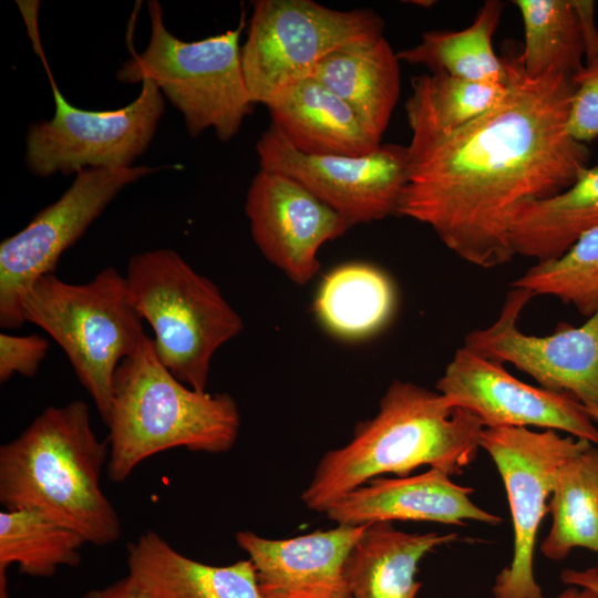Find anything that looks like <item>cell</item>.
Listing matches in <instances>:
<instances>
[{
    "label": "cell",
    "mask_w": 598,
    "mask_h": 598,
    "mask_svg": "<svg viewBox=\"0 0 598 598\" xmlns=\"http://www.w3.org/2000/svg\"><path fill=\"white\" fill-rule=\"evenodd\" d=\"M501 58L507 91L495 106L450 135L408 147L409 177L396 210L482 268L512 260L517 215L571 186L591 154L567 130L571 78L529 76L514 42Z\"/></svg>",
    "instance_id": "6da1fadb"
},
{
    "label": "cell",
    "mask_w": 598,
    "mask_h": 598,
    "mask_svg": "<svg viewBox=\"0 0 598 598\" xmlns=\"http://www.w3.org/2000/svg\"><path fill=\"white\" fill-rule=\"evenodd\" d=\"M484 429L477 416L452 406L440 392L394 380L378 413L358 423L348 444L324 453L301 499L307 508L324 513L382 474L408 476L423 465L460 474L475 460Z\"/></svg>",
    "instance_id": "7a4b0ae2"
},
{
    "label": "cell",
    "mask_w": 598,
    "mask_h": 598,
    "mask_svg": "<svg viewBox=\"0 0 598 598\" xmlns=\"http://www.w3.org/2000/svg\"><path fill=\"white\" fill-rule=\"evenodd\" d=\"M109 442L100 441L85 402L48 406L0 447V503L65 526L105 546L122 535L120 517L101 487Z\"/></svg>",
    "instance_id": "3957f363"
},
{
    "label": "cell",
    "mask_w": 598,
    "mask_h": 598,
    "mask_svg": "<svg viewBox=\"0 0 598 598\" xmlns=\"http://www.w3.org/2000/svg\"><path fill=\"white\" fill-rule=\"evenodd\" d=\"M107 477L125 481L144 460L171 448L226 453L235 445L240 414L227 393L195 390L159 361L153 339L116 369L109 424Z\"/></svg>",
    "instance_id": "277c9868"
},
{
    "label": "cell",
    "mask_w": 598,
    "mask_h": 598,
    "mask_svg": "<svg viewBox=\"0 0 598 598\" xmlns=\"http://www.w3.org/2000/svg\"><path fill=\"white\" fill-rule=\"evenodd\" d=\"M23 316L61 347L107 425L116 369L148 337L125 276L106 267L90 281L74 285L44 275L27 293Z\"/></svg>",
    "instance_id": "5b68a950"
},
{
    "label": "cell",
    "mask_w": 598,
    "mask_h": 598,
    "mask_svg": "<svg viewBox=\"0 0 598 598\" xmlns=\"http://www.w3.org/2000/svg\"><path fill=\"white\" fill-rule=\"evenodd\" d=\"M132 301L154 332V350L181 382L206 391L215 352L244 328L219 288L172 249L133 255L125 274Z\"/></svg>",
    "instance_id": "8992f818"
},
{
    "label": "cell",
    "mask_w": 598,
    "mask_h": 598,
    "mask_svg": "<svg viewBox=\"0 0 598 598\" xmlns=\"http://www.w3.org/2000/svg\"><path fill=\"white\" fill-rule=\"evenodd\" d=\"M147 9L148 44L141 53L131 49L116 79L127 84L151 80L182 113L192 137L214 130L219 141H230L255 105L241 64L244 18L235 29L188 42L166 28L158 1H148Z\"/></svg>",
    "instance_id": "52a82bcc"
},
{
    "label": "cell",
    "mask_w": 598,
    "mask_h": 598,
    "mask_svg": "<svg viewBox=\"0 0 598 598\" xmlns=\"http://www.w3.org/2000/svg\"><path fill=\"white\" fill-rule=\"evenodd\" d=\"M241 64L255 104L267 105L286 86L311 78L338 48L383 34L371 9L341 11L311 0H256Z\"/></svg>",
    "instance_id": "ba28073f"
},
{
    "label": "cell",
    "mask_w": 598,
    "mask_h": 598,
    "mask_svg": "<svg viewBox=\"0 0 598 598\" xmlns=\"http://www.w3.org/2000/svg\"><path fill=\"white\" fill-rule=\"evenodd\" d=\"M50 80L54 114L33 123L27 133L24 159L30 173L50 177L89 168L132 167L147 150L164 114L165 101L157 86L146 79L126 106L91 111L70 104Z\"/></svg>",
    "instance_id": "9c48e42d"
},
{
    "label": "cell",
    "mask_w": 598,
    "mask_h": 598,
    "mask_svg": "<svg viewBox=\"0 0 598 598\" xmlns=\"http://www.w3.org/2000/svg\"><path fill=\"white\" fill-rule=\"evenodd\" d=\"M592 443L555 430L485 427L481 447L504 483L513 524V556L496 576L494 598H544L534 574V551L557 473Z\"/></svg>",
    "instance_id": "30bf717a"
},
{
    "label": "cell",
    "mask_w": 598,
    "mask_h": 598,
    "mask_svg": "<svg viewBox=\"0 0 598 598\" xmlns=\"http://www.w3.org/2000/svg\"><path fill=\"white\" fill-rule=\"evenodd\" d=\"M155 171L144 165L84 169L59 199L39 212L22 230L1 241L2 328L23 326V300L34 282L54 274L61 255L82 237L125 186Z\"/></svg>",
    "instance_id": "8fae6325"
},
{
    "label": "cell",
    "mask_w": 598,
    "mask_h": 598,
    "mask_svg": "<svg viewBox=\"0 0 598 598\" xmlns=\"http://www.w3.org/2000/svg\"><path fill=\"white\" fill-rule=\"evenodd\" d=\"M256 152L260 168L295 178L351 227L396 215L409 177L408 146L394 143L363 156L306 155L270 123Z\"/></svg>",
    "instance_id": "7c38bea8"
},
{
    "label": "cell",
    "mask_w": 598,
    "mask_h": 598,
    "mask_svg": "<svg viewBox=\"0 0 598 598\" xmlns=\"http://www.w3.org/2000/svg\"><path fill=\"white\" fill-rule=\"evenodd\" d=\"M533 297L527 289L512 287L497 319L467 333L464 347L515 365L544 389L598 408V309L579 327L560 323L551 334L529 336L518 329L517 320Z\"/></svg>",
    "instance_id": "4fadbf2b"
},
{
    "label": "cell",
    "mask_w": 598,
    "mask_h": 598,
    "mask_svg": "<svg viewBox=\"0 0 598 598\" xmlns=\"http://www.w3.org/2000/svg\"><path fill=\"white\" fill-rule=\"evenodd\" d=\"M436 389L452 406L477 416L484 427H545L598 444V427L579 401L527 384L503 363L464 346L455 351Z\"/></svg>",
    "instance_id": "5bb4252c"
},
{
    "label": "cell",
    "mask_w": 598,
    "mask_h": 598,
    "mask_svg": "<svg viewBox=\"0 0 598 598\" xmlns=\"http://www.w3.org/2000/svg\"><path fill=\"white\" fill-rule=\"evenodd\" d=\"M245 213L261 255L299 285L319 271L320 248L351 227L295 178L264 168L247 190Z\"/></svg>",
    "instance_id": "9a60e30c"
},
{
    "label": "cell",
    "mask_w": 598,
    "mask_h": 598,
    "mask_svg": "<svg viewBox=\"0 0 598 598\" xmlns=\"http://www.w3.org/2000/svg\"><path fill=\"white\" fill-rule=\"evenodd\" d=\"M365 525L286 539L240 530L235 539L252 563L262 598H351L347 565Z\"/></svg>",
    "instance_id": "2e32d148"
},
{
    "label": "cell",
    "mask_w": 598,
    "mask_h": 598,
    "mask_svg": "<svg viewBox=\"0 0 598 598\" xmlns=\"http://www.w3.org/2000/svg\"><path fill=\"white\" fill-rule=\"evenodd\" d=\"M473 492L453 482L447 473L430 467L413 476L372 478L336 501L324 513L337 525L351 526L394 520L499 524L501 517L471 499Z\"/></svg>",
    "instance_id": "e0dca14e"
},
{
    "label": "cell",
    "mask_w": 598,
    "mask_h": 598,
    "mask_svg": "<svg viewBox=\"0 0 598 598\" xmlns=\"http://www.w3.org/2000/svg\"><path fill=\"white\" fill-rule=\"evenodd\" d=\"M127 577L150 598H262L252 563L213 566L175 550L146 530L127 545Z\"/></svg>",
    "instance_id": "ac0fdd59"
},
{
    "label": "cell",
    "mask_w": 598,
    "mask_h": 598,
    "mask_svg": "<svg viewBox=\"0 0 598 598\" xmlns=\"http://www.w3.org/2000/svg\"><path fill=\"white\" fill-rule=\"evenodd\" d=\"M266 106L271 124L306 155L363 156L382 144L338 95L313 78L286 86Z\"/></svg>",
    "instance_id": "d6986e66"
},
{
    "label": "cell",
    "mask_w": 598,
    "mask_h": 598,
    "mask_svg": "<svg viewBox=\"0 0 598 598\" xmlns=\"http://www.w3.org/2000/svg\"><path fill=\"white\" fill-rule=\"evenodd\" d=\"M311 78L338 95L381 143L401 85L398 53L383 34L338 48L318 63Z\"/></svg>",
    "instance_id": "ffe728a7"
},
{
    "label": "cell",
    "mask_w": 598,
    "mask_h": 598,
    "mask_svg": "<svg viewBox=\"0 0 598 598\" xmlns=\"http://www.w3.org/2000/svg\"><path fill=\"white\" fill-rule=\"evenodd\" d=\"M456 533H405L391 522L367 524L351 550L347 575L351 598H415L420 560Z\"/></svg>",
    "instance_id": "44dd1931"
},
{
    "label": "cell",
    "mask_w": 598,
    "mask_h": 598,
    "mask_svg": "<svg viewBox=\"0 0 598 598\" xmlns=\"http://www.w3.org/2000/svg\"><path fill=\"white\" fill-rule=\"evenodd\" d=\"M525 43L520 59L532 78L563 74L573 78L584 59L598 53L594 2L579 0H516Z\"/></svg>",
    "instance_id": "7402d4cb"
},
{
    "label": "cell",
    "mask_w": 598,
    "mask_h": 598,
    "mask_svg": "<svg viewBox=\"0 0 598 598\" xmlns=\"http://www.w3.org/2000/svg\"><path fill=\"white\" fill-rule=\"evenodd\" d=\"M598 227V165L585 168L565 190L526 205L509 240L514 255L548 261Z\"/></svg>",
    "instance_id": "603a6c76"
},
{
    "label": "cell",
    "mask_w": 598,
    "mask_h": 598,
    "mask_svg": "<svg viewBox=\"0 0 598 598\" xmlns=\"http://www.w3.org/2000/svg\"><path fill=\"white\" fill-rule=\"evenodd\" d=\"M389 276L364 262L341 265L329 271L315 296V315L331 334L344 340L368 338L382 329L395 308Z\"/></svg>",
    "instance_id": "cb8c5ba5"
},
{
    "label": "cell",
    "mask_w": 598,
    "mask_h": 598,
    "mask_svg": "<svg viewBox=\"0 0 598 598\" xmlns=\"http://www.w3.org/2000/svg\"><path fill=\"white\" fill-rule=\"evenodd\" d=\"M504 3L487 0L473 23L458 31L430 30L414 47L398 53L400 62L423 65L432 73L486 84H506L507 73L501 55L493 49V34Z\"/></svg>",
    "instance_id": "d4e9b609"
},
{
    "label": "cell",
    "mask_w": 598,
    "mask_h": 598,
    "mask_svg": "<svg viewBox=\"0 0 598 598\" xmlns=\"http://www.w3.org/2000/svg\"><path fill=\"white\" fill-rule=\"evenodd\" d=\"M405 103L412 132L409 148H416L467 125L495 106L506 94V84H486L425 73L411 80Z\"/></svg>",
    "instance_id": "484cf974"
},
{
    "label": "cell",
    "mask_w": 598,
    "mask_h": 598,
    "mask_svg": "<svg viewBox=\"0 0 598 598\" xmlns=\"http://www.w3.org/2000/svg\"><path fill=\"white\" fill-rule=\"evenodd\" d=\"M590 447L563 464L557 473L547 511L549 534L540 551L550 560H563L574 548H585L598 557V446Z\"/></svg>",
    "instance_id": "4316f807"
},
{
    "label": "cell",
    "mask_w": 598,
    "mask_h": 598,
    "mask_svg": "<svg viewBox=\"0 0 598 598\" xmlns=\"http://www.w3.org/2000/svg\"><path fill=\"white\" fill-rule=\"evenodd\" d=\"M86 540L79 533L29 509L0 512V580L17 564L31 577H52L59 567H75Z\"/></svg>",
    "instance_id": "83f0119b"
},
{
    "label": "cell",
    "mask_w": 598,
    "mask_h": 598,
    "mask_svg": "<svg viewBox=\"0 0 598 598\" xmlns=\"http://www.w3.org/2000/svg\"><path fill=\"white\" fill-rule=\"evenodd\" d=\"M534 296L547 295L573 305L582 316L598 309V227L582 235L559 258L537 262L512 282Z\"/></svg>",
    "instance_id": "f1b7e54d"
},
{
    "label": "cell",
    "mask_w": 598,
    "mask_h": 598,
    "mask_svg": "<svg viewBox=\"0 0 598 598\" xmlns=\"http://www.w3.org/2000/svg\"><path fill=\"white\" fill-rule=\"evenodd\" d=\"M574 94L567 130L581 143L598 138V53L573 78Z\"/></svg>",
    "instance_id": "f546056e"
},
{
    "label": "cell",
    "mask_w": 598,
    "mask_h": 598,
    "mask_svg": "<svg viewBox=\"0 0 598 598\" xmlns=\"http://www.w3.org/2000/svg\"><path fill=\"white\" fill-rule=\"evenodd\" d=\"M49 341L39 334H0V382L14 374L32 378L47 355Z\"/></svg>",
    "instance_id": "4dcf8cb0"
},
{
    "label": "cell",
    "mask_w": 598,
    "mask_h": 598,
    "mask_svg": "<svg viewBox=\"0 0 598 598\" xmlns=\"http://www.w3.org/2000/svg\"><path fill=\"white\" fill-rule=\"evenodd\" d=\"M79 598H150L127 576L101 589H92Z\"/></svg>",
    "instance_id": "1f68e13d"
},
{
    "label": "cell",
    "mask_w": 598,
    "mask_h": 598,
    "mask_svg": "<svg viewBox=\"0 0 598 598\" xmlns=\"http://www.w3.org/2000/svg\"><path fill=\"white\" fill-rule=\"evenodd\" d=\"M561 580L570 586L585 587L598 595V569L585 570L565 569L560 575Z\"/></svg>",
    "instance_id": "d6a6232c"
},
{
    "label": "cell",
    "mask_w": 598,
    "mask_h": 598,
    "mask_svg": "<svg viewBox=\"0 0 598 598\" xmlns=\"http://www.w3.org/2000/svg\"><path fill=\"white\" fill-rule=\"evenodd\" d=\"M554 598H598V595L585 587L570 586Z\"/></svg>",
    "instance_id": "836d02e7"
},
{
    "label": "cell",
    "mask_w": 598,
    "mask_h": 598,
    "mask_svg": "<svg viewBox=\"0 0 598 598\" xmlns=\"http://www.w3.org/2000/svg\"><path fill=\"white\" fill-rule=\"evenodd\" d=\"M594 423L598 427V408L585 406Z\"/></svg>",
    "instance_id": "e575fe53"
}]
</instances>
